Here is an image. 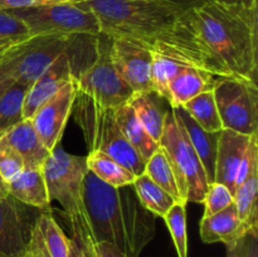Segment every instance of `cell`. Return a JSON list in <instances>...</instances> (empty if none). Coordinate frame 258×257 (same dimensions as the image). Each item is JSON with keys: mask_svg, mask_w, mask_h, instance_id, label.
<instances>
[{"mask_svg": "<svg viewBox=\"0 0 258 257\" xmlns=\"http://www.w3.org/2000/svg\"><path fill=\"white\" fill-rule=\"evenodd\" d=\"M133 186L141 204L155 217L164 218L169 209L175 203L173 197L169 196L164 189L154 183L145 173L136 176Z\"/></svg>", "mask_w": 258, "mask_h": 257, "instance_id": "cell-26", "label": "cell"}, {"mask_svg": "<svg viewBox=\"0 0 258 257\" xmlns=\"http://www.w3.org/2000/svg\"><path fill=\"white\" fill-rule=\"evenodd\" d=\"M154 92H134L127 103L133 107L136 117L141 122L149 135L159 143L163 134L164 121L166 111L161 110V106L153 97Z\"/></svg>", "mask_w": 258, "mask_h": 257, "instance_id": "cell-23", "label": "cell"}, {"mask_svg": "<svg viewBox=\"0 0 258 257\" xmlns=\"http://www.w3.org/2000/svg\"><path fill=\"white\" fill-rule=\"evenodd\" d=\"M17 42H18V40H17ZM13 43H15L14 40H9V39H2V38H0V50H3V49H4V48L9 47V45H12Z\"/></svg>", "mask_w": 258, "mask_h": 257, "instance_id": "cell-42", "label": "cell"}, {"mask_svg": "<svg viewBox=\"0 0 258 257\" xmlns=\"http://www.w3.org/2000/svg\"><path fill=\"white\" fill-rule=\"evenodd\" d=\"M9 196L19 203L39 208L50 209V198L43 168H24L8 183Z\"/></svg>", "mask_w": 258, "mask_h": 257, "instance_id": "cell-18", "label": "cell"}, {"mask_svg": "<svg viewBox=\"0 0 258 257\" xmlns=\"http://www.w3.org/2000/svg\"><path fill=\"white\" fill-rule=\"evenodd\" d=\"M35 3H37V0H0V10H13L34 7Z\"/></svg>", "mask_w": 258, "mask_h": 257, "instance_id": "cell-34", "label": "cell"}, {"mask_svg": "<svg viewBox=\"0 0 258 257\" xmlns=\"http://www.w3.org/2000/svg\"><path fill=\"white\" fill-rule=\"evenodd\" d=\"M85 196L96 241L113 244L125 257H140L155 236L156 217L141 204L134 186L115 188L88 171Z\"/></svg>", "mask_w": 258, "mask_h": 257, "instance_id": "cell-2", "label": "cell"}, {"mask_svg": "<svg viewBox=\"0 0 258 257\" xmlns=\"http://www.w3.org/2000/svg\"><path fill=\"white\" fill-rule=\"evenodd\" d=\"M14 82L15 81L13 80V78H10L9 76L5 73V71L3 70L2 65H0V96H2L3 93H4L5 91H7Z\"/></svg>", "mask_w": 258, "mask_h": 257, "instance_id": "cell-37", "label": "cell"}, {"mask_svg": "<svg viewBox=\"0 0 258 257\" xmlns=\"http://www.w3.org/2000/svg\"><path fill=\"white\" fill-rule=\"evenodd\" d=\"M78 34L30 35L0 50V65L15 82L30 86L67 52Z\"/></svg>", "mask_w": 258, "mask_h": 257, "instance_id": "cell-7", "label": "cell"}, {"mask_svg": "<svg viewBox=\"0 0 258 257\" xmlns=\"http://www.w3.org/2000/svg\"><path fill=\"white\" fill-rule=\"evenodd\" d=\"M181 107L206 131L218 133L223 128L218 108L216 105V100H214L213 88L199 93L198 96L184 103Z\"/></svg>", "mask_w": 258, "mask_h": 257, "instance_id": "cell-25", "label": "cell"}, {"mask_svg": "<svg viewBox=\"0 0 258 257\" xmlns=\"http://www.w3.org/2000/svg\"><path fill=\"white\" fill-rule=\"evenodd\" d=\"M159 146L170 163L181 199L186 203H203L208 179L198 154L173 111H166Z\"/></svg>", "mask_w": 258, "mask_h": 257, "instance_id": "cell-6", "label": "cell"}, {"mask_svg": "<svg viewBox=\"0 0 258 257\" xmlns=\"http://www.w3.org/2000/svg\"><path fill=\"white\" fill-rule=\"evenodd\" d=\"M86 164L88 171L97 176L101 181L115 188L133 185L136 179V175L130 169L103 151H88Z\"/></svg>", "mask_w": 258, "mask_h": 257, "instance_id": "cell-22", "label": "cell"}, {"mask_svg": "<svg viewBox=\"0 0 258 257\" xmlns=\"http://www.w3.org/2000/svg\"><path fill=\"white\" fill-rule=\"evenodd\" d=\"M174 115L178 117L180 123L183 125L189 141L194 148L196 153L198 154L202 164H203L204 171H206L208 183L214 181V168H216V156L217 148H218L219 133H209L202 128L190 116L186 113L183 107L171 108Z\"/></svg>", "mask_w": 258, "mask_h": 257, "instance_id": "cell-19", "label": "cell"}, {"mask_svg": "<svg viewBox=\"0 0 258 257\" xmlns=\"http://www.w3.org/2000/svg\"><path fill=\"white\" fill-rule=\"evenodd\" d=\"M50 201H57L66 213L72 241L83 257H96L97 241L91 226L85 196L88 173L86 156L68 154L57 145L43 165Z\"/></svg>", "mask_w": 258, "mask_h": 257, "instance_id": "cell-4", "label": "cell"}, {"mask_svg": "<svg viewBox=\"0 0 258 257\" xmlns=\"http://www.w3.org/2000/svg\"><path fill=\"white\" fill-rule=\"evenodd\" d=\"M203 2V0H202ZM206 2H217V3H224V4H241L239 0H206Z\"/></svg>", "mask_w": 258, "mask_h": 257, "instance_id": "cell-43", "label": "cell"}, {"mask_svg": "<svg viewBox=\"0 0 258 257\" xmlns=\"http://www.w3.org/2000/svg\"><path fill=\"white\" fill-rule=\"evenodd\" d=\"M29 88L23 83L14 82L0 96V134L24 120L23 106Z\"/></svg>", "mask_w": 258, "mask_h": 257, "instance_id": "cell-28", "label": "cell"}, {"mask_svg": "<svg viewBox=\"0 0 258 257\" xmlns=\"http://www.w3.org/2000/svg\"><path fill=\"white\" fill-rule=\"evenodd\" d=\"M9 196V190H8V183L3 179V176L0 175V199L8 198Z\"/></svg>", "mask_w": 258, "mask_h": 257, "instance_id": "cell-40", "label": "cell"}, {"mask_svg": "<svg viewBox=\"0 0 258 257\" xmlns=\"http://www.w3.org/2000/svg\"><path fill=\"white\" fill-rule=\"evenodd\" d=\"M81 0H37L35 5H52V4H76Z\"/></svg>", "mask_w": 258, "mask_h": 257, "instance_id": "cell-38", "label": "cell"}, {"mask_svg": "<svg viewBox=\"0 0 258 257\" xmlns=\"http://www.w3.org/2000/svg\"><path fill=\"white\" fill-rule=\"evenodd\" d=\"M29 229L19 202L13 197L0 199V253L9 257H24Z\"/></svg>", "mask_w": 258, "mask_h": 257, "instance_id": "cell-16", "label": "cell"}, {"mask_svg": "<svg viewBox=\"0 0 258 257\" xmlns=\"http://www.w3.org/2000/svg\"><path fill=\"white\" fill-rule=\"evenodd\" d=\"M258 5L197 2L184 22L214 77H239L257 82Z\"/></svg>", "mask_w": 258, "mask_h": 257, "instance_id": "cell-1", "label": "cell"}, {"mask_svg": "<svg viewBox=\"0 0 258 257\" xmlns=\"http://www.w3.org/2000/svg\"><path fill=\"white\" fill-rule=\"evenodd\" d=\"M247 234L236 242L232 247L227 248V257H246Z\"/></svg>", "mask_w": 258, "mask_h": 257, "instance_id": "cell-35", "label": "cell"}, {"mask_svg": "<svg viewBox=\"0 0 258 257\" xmlns=\"http://www.w3.org/2000/svg\"><path fill=\"white\" fill-rule=\"evenodd\" d=\"M10 12L27 24L29 37L39 34L98 35L101 33L95 13L78 3L34 5Z\"/></svg>", "mask_w": 258, "mask_h": 257, "instance_id": "cell-9", "label": "cell"}, {"mask_svg": "<svg viewBox=\"0 0 258 257\" xmlns=\"http://www.w3.org/2000/svg\"><path fill=\"white\" fill-rule=\"evenodd\" d=\"M186 204L175 202L166 216L165 223L170 231L178 257H188V231H186Z\"/></svg>", "mask_w": 258, "mask_h": 257, "instance_id": "cell-29", "label": "cell"}, {"mask_svg": "<svg viewBox=\"0 0 258 257\" xmlns=\"http://www.w3.org/2000/svg\"><path fill=\"white\" fill-rule=\"evenodd\" d=\"M70 242L50 209L42 211L30 226L24 257H68Z\"/></svg>", "mask_w": 258, "mask_h": 257, "instance_id": "cell-13", "label": "cell"}, {"mask_svg": "<svg viewBox=\"0 0 258 257\" xmlns=\"http://www.w3.org/2000/svg\"><path fill=\"white\" fill-rule=\"evenodd\" d=\"M249 233V229L241 221L234 202L227 208L201 221V238L204 243H221L232 247L238 239Z\"/></svg>", "mask_w": 258, "mask_h": 257, "instance_id": "cell-17", "label": "cell"}, {"mask_svg": "<svg viewBox=\"0 0 258 257\" xmlns=\"http://www.w3.org/2000/svg\"><path fill=\"white\" fill-rule=\"evenodd\" d=\"M197 0H81L95 13L101 34L126 38L150 47L169 39Z\"/></svg>", "mask_w": 258, "mask_h": 257, "instance_id": "cell-3", "label": "cell"}, {"mask_svg": "<svg viewBox=\"0 0 258 257\" xmlns=\"http://www.w3.org/2000/svg\"><path fill=\"white\" fill-rule=\"evenodd\" d=\"M216 78L211 73L197 67H185L171 80L168 88V102L171 108L181 107L199 93L212 90Z\"/></svg>", "mask_w": 258, "mask_h": 257, "instance_id": "cell-20", "label": "cell"}, {"mask_svg": "<svg viewBox=\"0 0 258 257\" xmlns=\"http://www.w3.org/2000/svg\"><path fill=\"white\" fill-rule=\"evenodd\" d=\"M213 92L223 128L257 135V82L239 77H217Z\"/></svg>", "mask_w": 258, "mask_h": 257, "instance_id": "cell-10", "label": "cell"}, {"mask_svg": "<svg viewBox=\"0 0 258 257\" xmlns=\"http://www.w3.org/2000/svg\"><path fill=\"white\" fill-rule=\"evenodd\" d=\"M88 151L100 150L120 161L136 176L145 171V161L122 135L115 117V108L98 105L83 93L76 95L72 110Z\"/></svg>", "mask_w": 258, "mask_h": 257, "instance_id": "cell-5", "label": "cell"}, {"mask_svg": "<svg viewBox=\"0 0 258 257\" xmlns=\"http://www.w3.org/2000/svg\"><path fill=\"white\" fill-rule=\"evenodd\" d=\"M144 173L154 181L158 184L161 189L166 191L169 196L173 197L175 202H184L181 199L180 193H179L178 185H176L175 175L171 169L170 163L165 155V151L159 146L158 150L150 156L145 164V171ZM186 203V202H184Z\"/></svg>", "mask_w": 258, "mask_h": 257, "instance_id": "cell-27", "label": "cell"}, {"mask_svg": "<svg viewBox=\"0 0 258 257\" xmlns=\"http://www.w3.org/2000/svg\"><path fill=\"white\" fill-rule=\"evenodd\" d=\"M68 257H83L82 252L80 251V248L76 246V243L72 241V239H71L70 242V252H68Z\"/></svg>", "mask_w": 258, "mask_h": 257, "instance_id": "cell-39", "label": "cell"}, {"mask_svg": "<svg viewBox=\"0 0 258 257\" xmlns=\"http://www.w3.org/2000/svg\"><path fill=\"white\" fill-rule=\"evenodd\" d=\"M110 54L115 70L134 92H153V57L146 45L126 38H111Z\"/></svg>", "mask_w": 258, "mask_h": 257, "instance_id": "cell-11", "label": "cell"}, {"mask_svg": "<svg viewBox=\"0 0 258 257\" xmlns=\"http://www.w3.org/2000/svg\"><path fill=\"white\" fill-rule=\"evenodd\" d=\"M77 95L76 78L66 83L54 96L45 101L30 117L35 128L49 151L59 145Z\"/></svg>", "mask_w": 258, "mask_h": 257, "instance_id": "cell-12", "label": "cell"}, {"mask_svg": "<svg viewBox=\"0 0 258 257\" xmlns=\"http://www.w3.org/2000/svg\"><path fill=\"white\" fill-rule=\"evenodd\" d=\"M257 190L258 168L252 170L246 180L241 185L237 186L233 194L234 204H236L239 218L249 229V233L258 232Z\"/></svg>", "mask_w": 258, "mask_h": 257, "instance_id": "cell-24", "label": "cell"}, {"mask_svg": "<svg viewBox=\"0 0 258 257\" xmlns=\"http://www.w3.org/2000/svg\"><path fill=\"white\" fill-rule=\"evenodd\" d=\"M110 47L111 38L100 33L96 38L95 58L77 76L76 85L78 92L86 95L98 105L116 108L127 102L134 91L113 67Z\"/></svg>", "mask_w": 258, "mask_h": 257, "instance_id": "cell-8", "label": "cell"}, {"mask_svg": "<svg viewBox=\"0 0 258 257\" xmlns=\"http://www.w3.org/2000/svg\"><path fill=\"white\" fill-rule=\"evenodd\" d=\"M115 117L120 130L134 150L141 156L144 161H148L150 156L158 150L159 143H156L148 131L144 128L139 118L136 117L133 107L127 102L115 108Z\"/></svg>", "mask_w": 258, "mask_h": 257, "instance_id": "cell-21", "label": "cell"}, {"mask_svg": "<svg viewBox=\"0 0 258 257\" xmlns=\"http://www.w3.org/2000/svg\"><path fill=\"white\" fill-rule=\"evenodd\" d=\"M24 169V163L17 151L9 146L0 145V175L7 183L14 179Z\"/></svg>", "mask_w": 258, "mask_h": 257, "instance_id": "cell-32", "label": "cell"}, {"mask_svg": "<svg viewBox=\"0 0 258 257\" xmlns=\"http://www.w3.org/2000/svg\"><path fill=\"white\" fill-rule=\"evenodd\" d=\"M252 135H244L229 128H222L217 148L214 181L226 185L234 194V184L239 164L251 143Z\"/></svg>", "mask_w": 258, "mask_h": 257, "instance_id": "cell-14", "label": "cell"}, {"mask_svg": "<svg viewBox=\"0 0 258 257\" xmlns=\"http://www.w3.org/2000/svg\"><path fill=\"white\" fill-rule=\"evenodd\" d=\"M0 257H9V256H4V254H2V253H0Z\"/></svg>", "mask_w": 258, "mask_h": 257, "instance_id": "cell-44", "label": "cell"}, {"mask_svg": "<svg viewBox=\"0 0 258 257\" xmlns=\"http://www.w3.org/2000/svg\"><path fill=\"white\" fill-rule=\"evenodd\" d=\"M96 257H125V254L108 242H97L96 244Z\"/></svg>", "mask_w": 258, "mask_h": 257, "instance_id": "cell-33", "label": "cell"}, {"mask_svg": "<svg viewBox=\"0 0 258 257\" xmlns=\"http://www.w3.org/2000/svg\"><path fill=\"white\" fill-rule=\"evenodd\" d=\"M29 37L27 24L13 14L10 10H0V38L9 40H22Z\"/></svg>", "mask_w": 258, "mask_h": 257, "instance_id": "cell-31", "label": "cell"}, {"mask_svg": "<svg viewBox=\"0 0 258 257\" xmlns=\"http://www.w3.org/2000/svg\"><path fill=\"white\" fill-rule=\"evenodd\" d=\"M246 257H258V232L247 234Z\"/></svg>", "mask_w": 258, "mask_h": 257, "instance_id": "cell-36", "label": "cell"}, {"mask_svg": "<svg viewBox=\"0 0 258 257\" xmlns=\"http://www.w3.org/2000/svg\"><path fill=\"white\" fill-rule=\"evenodd\" d=\"M233 202V193L223 184L213 181V183L209 184L208 190H207L206 196H204L203 217L213 216V214L223 211L224 208H227Z\"/></svg>", "mask_w": 258, "mask_h": 257, "instance_id": "cell-30", "label": "cell"}, {"mask_svg": "<svg viewBox=\"0 0 258 257\" xmlns=\"http://www.w3.org/2000/svg\"><path fill=\"white\" fill-rule=\"evenodd\" d=\"M0 145L9 146L19 154L24 168H43L50 153L40 140L30 118H24L0 134Z\"/></svg>", "mask_w": 258, "mask_h": 257, "instance_id": "cell-15", "label": "cell"}, {"mask_svg": "<svg viewBox=\"0 0 258 257\" xmlns=\"http://www.w3.org/2000/svg\"><path fill=\"white\" fill-rule=\"evenodd\" d=\"M242 7L247 8V9H251V8L257 7L258 5V0H239Z\"/></svg>", "mask_w": 258, "mask_h": 257, "instance_id": "cell-41", "label": "cell"}]
</instances>
